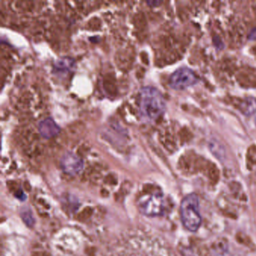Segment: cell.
<instances>
[{
  "label": "cell",
  "mask_w": 256,
  "mask_h": 256,
  "mask_svg": "<svg viewBox=\"0 0 256 256\" xmlns=\"http://www.w3.org/2000/svg\"><path fill=\"white\" fill-rule=\"evenodd\" d=\"M162 94L152 86L142 88L140 94V114L142 120L150 122L158 119L166 110Z\"/></svg>",
  "instance_id": "1"
},
{
  "label": "cell",
  "mask_w": 256,
  "mask_h": 256,
  "mask_svg": "<svg viewBox=\"0 0 256 256\" xmlns=\"http://www.w3.org/2000/svg\"><path fill=\"white\" fill-rule=\"evenodd\" d=\"M180 216L182 224L187 230L196 232L202 222L198 197L196 194L186 196L181 202Z\"/></svg>",
  "instance_id": "2"
},
{
  "label": "cell",
  "mask_w": 256,
  "mask_h": 256,
  "mask_svg": "<svg viewBox=\"0 0 256 256\" xmlns=\"http://www.w3.org/2000/svg\"><path fill=\"white\" fill-rule=\"evenodd\" d=\"M138 206L145 215L149 216L161 215L164 210L163 194L161 190L154 186L144 190L139 198Z\"/></svg>",
  "instance_id": "3"
},
{
  "label": "cell",
  "mask_w": 256,
  "mask_h": 256,
  "mask_svg": "<svg viewBox=\"0 0 256 256\" xmlns=\"http://www.w3.org/2000/svg\"><path fill=\"white\" fill-rule=\"evenodd\" d=\"M197 82V76L192 70L188 68H180L172 74L169 84L174 90H184L196 84Z\"/></svg>",
  "instance_id": "4"
},
{
  "label": "cell",
  "mask_w": 256,
  "mask_h": 256,
  "mask_svg": "<svg viewBox=\"0 0 256 256\" xmlns=\"http://www.w3.org/2000/svg\"><path fill=\"white\" fill-rule=\"evenodd\" d=\"M60 167L64 173L68 175H76L83 169L84 162L76 154L68 152L64 154L61 158Z\"/></svg>",
  "instance_id": "5"
},
{
  "label": "cell",
  "mask_w": 256,
  "mask_h": 256,
  "mask_svg": "<svg viewBox=\"0 0 256 256\" xmlns=\"http://www.w3.org/2000/svg\"><path fill=\"white\" fill-rule=\"evenodd\" d=\"M38 131L42 137L50 138L58 136L60 132V128L53 119L47 118L40 122L38 125Z\"/></svg>",
  "instance_id": "6"
},
{
  "label": "cell",
  "mask_w": 256,
  "mask_h": 256,
  "mask_svg": "<svg viewBox=\"0 0 256 256\" xmlns=\"http://www.w3.org/2000/svg\"><path fill=\"white\" fill-rule=\"evenodd\" d=\"M74 66V62L72 58H62L55 62L54 72L59 76H66L72 71Z\"/></svg>",
  "instance_id": "7"
},
{
  "label": "cell",
  "mask_w": 256,
  "mask_h": 256,
  "mask_svg": "<svg viewBox=\"0 0 256 256\" xmlns=\"http://www.w3.org/2000/svg\"><path fill=\"white\" fill-rule=\"evenodd\" d=\"M22 217L24 222L28 224V226H32L35 223L34 216L32 212L30 210L24 209L22 212Z\"/></svg>",
  "instance_id": "8"
},
{
  "label": "cell",
  "mask_w": 256,
  "mask_h": 256,
  "mask_svg": "<svg viewBox=\"0 0 256 256\" xmlns=\"http://www.w3.org/2000/svg\"><path fill=\"white\" fill-rule=\"evenodd\" d=\"M248 40H252V41H256V28L253 29L248 34Z\"/></svg>",
  "instance_id": "9"
},
{
  "label": "cell",
  "mask_w": 256,
  "mask_h": 256,
  "mask_svg": "<svg viewBox=\"0 0 256 256\" xmlns=\"http://www.w3.org/2000/svg\"><path fill=\"white\" fill-rule=\"evenodd\" d=\"M16 196L20 200H24L25 198V194L22 191V190H19L17 193H16Z\"/></svg>",
  "instance_id": "10"
}]
</instances>
